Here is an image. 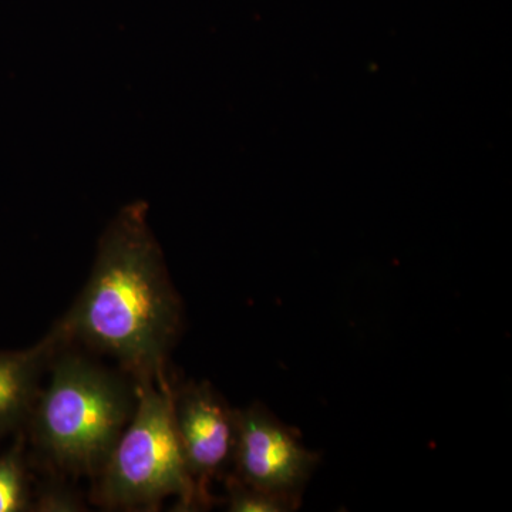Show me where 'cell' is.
<instances>
[{"instance_id":"5b68a950","label":"cell","mask_w":512,"mask_h":512,"mask_svg":"<svg viewBox=\"0 0 512 512\" xmlns=\"http://www.w3.org/2000/svg\"><path fill=\"white\" fill-rule=\"evenodd\" d=\"M173 416L185 467L200 510L214 505L211 485L224 480L232 466L235 409L208 382L173 386Z\"/></svg>"},{"instance_id":"7a4b0ae2","label":"cell","mask_w":512,"mask_h":512,"mask_svg":"<svg viewBox=\"0 0 512 512\" xmlns=\"http://www.w3.org/2000/svg\"><path fill=\"white\" fill-rule=\"evenodd\" d=\"M49 370V384L26 421L30 441L57 470L96 477L136 410V383L67 345L57 350Z\"/></svg>"},{"instance_id":"9c48e42d","label":"cell","mask_w":512,"mask_h":512,"mask_svg":"<svg viewBox=\"0 0 512 512\" xmlns=\"http://www.w3.org/2000/svg\"><path fill=\"white\" fill-rule=\"evenodd\" d=\"M83 508L80 498L62 484H47L35 493L33 511L76 512L82 511Z\"/></svg>"},{"instance_id":"3957f363","label":"cell","mask_w":512,"mask_h":512,"mask_svg":"<svg viewBox=\"0 0 512 512\" xmlns=\"http://www.w3.org/2000/svg\"><path fill=\"white\" fill-rule=\"evenodd\" d=\"M137 406L97 474L93 503L110 511H156L177 498L178 511H198L173 416L170 379L136 384Z\"/></svg>"},{"instance_id":"52a82bcc","label":"cell","mask_w":512,"mask_h":512,"mask_svg":"<svg viewBox=\"0 0 512 512\" xmlns=\"http://www.w3.org/2000/svg\"><path fill=\"white\" fill-rule=\"evenodd\" d=\"M0 456V512L33 511L35 493L30 484L25 440L22 436Z\"/></svg>"},{"instance_id":"277c9868","label":"cell","mask_w":512,"mask_h":512,"mask_svg":"<svg viewBox=\"0 0 512 512\" xmlns=\"http://www.w3.org/2000/svg\"><path fill=\"white\" fill-rule=\"evenodd\" d=\"M320 457L301 433L282 423L261 403L235 409L232 477L269 493L301 498ZM227 474V476H228Z\"/></svg>"},{"instance_id":"6da1fadb","label":"cell","mask_w":512,"mask_h":512,"mask_svg":"<svg viewBox=\"0 0 512 512\" xmlns=\"http://www.w3.org/2000/svg\"><path fill=\"white\" fill-rule=\"evenodd\" d=\"M147 211L146 202H131L107 225L89 281L55 325L66 345L113 357L136 384L168 379V356L183 326Z\"/></svg>"},{"instance_id":"8992f818","label":"cell","mask_w":512,"mask_h":512,"mask_svg":"<svg viewBox=\"0 0 512 512\" xmlns=\"http://www.w3.org/2000/svg\"><path fill=\"white\" fill-rule=\"evenodd\" d=\"M66 342L56 326L35 345L0 350V440L26 424L50 360Z\"/></svg>"},{"instance_id":"ba28073f","label":"cell","mask_w":512,"mask_h":512,"mask_svg":"<svg viewBox=\"0 0 512 512\" xmlns=\"http://www.w3.org/2000/svg\"><path fill=\"white\" fill-rule=\"evenodd\" d=\"M225 504L231 512H292L301 507V498L286 497L252 487L228 474L224 478Z\"/></svg>"}]
</instances>
